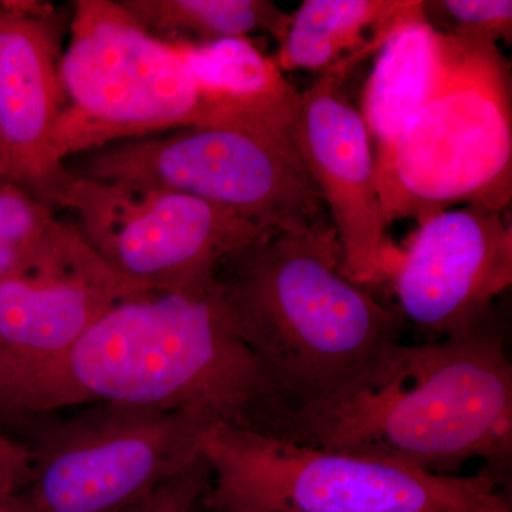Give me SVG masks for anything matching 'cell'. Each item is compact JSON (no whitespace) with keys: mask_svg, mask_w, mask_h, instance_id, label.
<instances>
[{"mask_svg":"<svg viewBox=\"0 0 512 512\" xmlns=\"http://www.w3.org/2000/svg\"><path fill=\"white\" fill-rule=\"evenodd\" d=\"M443 55L444 33L427 22L423 2L384 37L360 110L372 141L375 170L429 96Z\"/></svg>","mask_w":512,"mask_h":512,"instance_id":"15","label":"cell"},{"mask_svg":"<svg viewBox=\"0 0 512 512\" xmlns=\"http://www.w3.org/2000/svg\"><path fill=\"white\" fill-rule=\"evenodd\" d=\"M171 46L184 57L200 90L195 127L244 131L295 146L301 93L251 39Z\"/></svg>","mask_w":512,"mask_h":512,"instance_id":"14","label":"cell"},{"mask_svg":"<svg viewBox=\"0 0 512 512\" xmlns=\"http://www.w3.org/2000/svg\"><path fill=\"white\" fill-rule=\"evenodd\" d=\"M205 427L183 413L89 404L40 417L23 431L33 512H113L153 491L197 457Z\"/></svg>","mask_w":512,"mask_h":512,"instance_id":"8","label":"cell"},{"mask_svg":"<svg viewBox=\"0 0 512 512\" xmlns=\"http://www.w3.org/2000/svg\"><path fill=\"white\" fill-rule=\"evenodd\" d=\"M423 12L433 28L448 35L497 43L511 42V0H440L423 2Z\"/></svg>","mask_w":512,"mask_h":512,"instance_id":"19","label":"cell"},{"mask_svg":"<svg viewBox=\"0 0 512 512\" xmlns=\"http://www.w3.org/2000/svg\"><path fill=\"white\" fill-rule=\"evenodd\" d=\"M66 167L76 177L190 195L272 231L330 225L296 147L244 131L178 128L107 144Z\"/></svg>","mask_w":512,"mask_h":512,"instance_id":"7","label":"cell"},{"mask_svg":"<svg viewBox=\"0 0 512 512\" xmlns=\"http://www.w3.org/2000/svg\"><path fill=\"white\" fill-rule=\"evenodd\" d=\"M345 79L329 70L301 93L293 143L332 217L342 274L357 285L376 284L389 274L387 227L372 141Z\"/></svg>","mask_w":512,"mask_h":512,"instance_id":"12","label":"cell"},{"mask_svg":"<svg viewBox=\"0 0 512 512\" xmlns=\"http://www.w3.org/2000/svg\"><path fill=\"white\" fill-rule=\"evenodd\" d=\"M268 436L456 476L474 458L512 451V365L494 315L461 336L394 343L335 396L286 409Z\"/></svg>","mask_w":512,"mask_h":512,"instance_id":"1","label":"cell"},{"mask_svg":"<svg viewBox=\"0 0 512 512\" xmlns=\"http://www.w3.org/2000/svg\"><path fill=\"white\" fill-rule=\"evenodd\" d=\"M200 503H201V501H200ZM198 507H200V504H198ZM198 507H197V508H195V511H194V512H198Z\"/></svg>","mask_w":512,"mask_h":512,"instance_id":"26","label":"cell"},{"mask_svg":"<svg viewBox=\"0 0 512 512\" xmlns=\"http://www.w3.org/2000/svg\"><path fill=\"white\" fill-rule=\"evenodd\" d=\"M123 404L202 426L268 433L284 396L229 326L210 288L143 289L111 306L43 380L32 423L67 407Z\"/></svg>","mask_w":512,"mask_h":512,"instance_id":"2","label":"cell"},{"mask_svg":"<svg viewBox=\"0 0 512 512\" xmlns=\"http://www.w3.org/2000/svg\"><path fill=\"white\" fill-rule=\"evenodd\" d=\"M473 512H512L510 501L503 494L493 491Z\"/></svg>","mask_w":512,"mask_h":512,"instance_id":"23","label":"cell"},{"mask_svg":"<svg viewBox=\"0 0 512 512\" xmlns=\"http://www.w3.org/2000/svg\"><path fill=\"white\" fill-rule=\"evenodd\" d=\"M64 107L57 153L195 127L200 90L181 53L147 33L119 0L73 2L60 57Z\"/></svg>","mask_w":512,"mask_h":512,"instance_id":"6","label":"cell"},{"mask_svg":"<svg viewBox=\"0 0 512 512\" xmlns=\"http://www.w3.org/2000/svg\"><path fill=\"white\" fill-rule=\"evenodd\" d=\"M419 2L305 0L292 13L288 32L272 60L282 73L313 70L348 74L377 52L390 30Z\"/></svg>","mask_w":512,"mask_h":512,"instance_id":"16","label":"cell"},{"mask_svg":"<svg viewBox=\"0 0 512 512\" xmlns=\"http://www.w3.org/2000/svg\"><path fill=\"white\" fill-rule=\"evenodd\" d=\"M151 36L167 45H207L269 35L281 43L291 13L269 0H119Z\"/></svg>","mask_w":512,"mask_h":512,"instance_id":"17","label":"cell"},{"mask_svg":"<svg viewBox=\"0 0 512 512\" xmlns=\"http://www.w3.org/2000/svg\"><path fill=\"white\" fill-rule=\"evenodd\" d=\"M332 225L268 231L225 259L212 293L288 409L335 396L399 342L403 316L349 281Z\"/></svg>","mask_w":512,"mask_h":512,"instance_id":"3","label":"cell"},{"mask_svg":"<svg viewBox=\"0 0 512 512\" xmlns=\"http://www.w3.org/2000/svg\"><path fill=\"white\" fill-rule=\"evenodd\" d=\"M198 512H211V511H207V510H205V508H202V505L200 503V507H198Z\"/></svg>","mask_w":512,"mask_h":512,"instance_id":"25","label":"cell"},{"mask_svg":"<svg viewBox=\"0 0 512 512\" xmlns=\"http://www.w3.org/2000/svg\"><path fill=\"white\" fill-rule=\"evenodd\" d=\"M419 227L397 271L402 315L446 338L466 335L512 284L511 224L505 212L464 205Z\"/></svg>","mask_w":512,"mask_h":512,"instance_id":"11","label":"cell"},{"mask_svg":"<svg viewBox=\"0 0 512 512\" xmlns=\"http://www.w3.org/2000/svg\"><path fill=\"white\" fill-rule=\"evenodd\" d=\"M0 512H33V508L25 494L19 491V493L0 495Z\"/></svg>","mask_w":512,"mask_h":512,"instance_id":"22","label":"cell"},{"mask_svg":"<svg viewBox=\"0 0 512 512\" xmlns=\"http://www.w3.org/2000/svg\"><path fill=\"white\" fill-rule=\"evenodd\" d=\"M200 453L211 512H473L497 476H439L383 458L338 453L211 424Z\"/></svg>","mask_w":512,"mask_h":512,"instance_id":"5","label":"cell"},{"mask_svg":"<svg viewBox=\"0 0 512 512\" xmlns=\"http://www.w3.org/2000/svg\"><path fill=\"white\" fill-rule=\"evenodd\" d=\"M56 220L45 202L12 181H0V278L35 254Z\"/></svg>","mask_w":512,"mask_h":512,"instance_id":"18","label":"cell"},{"mask_svg":"<svg viewBox=\"0 0 512 512\" xmlns=\"http://www.w3.org/2000/svg\"><path fill=\"white\" fill-rule=\"evenodd\" d=\"M211 470L201 453L153 491L113 512H194L207 491Z\"/></svg>","mask_w":512,"mask_h":512,"instance_id":"20","label":"cell"},{"mask_svg":"<svg viewBox=\"0 0 512 512\" xmlns=\"http://www.w3.org/2000/svg\"><path fill=\"white\" fill-rule=\"evenodd\" d=\"M55 9L0 0V141L8 180L56 210L72 174L57 153L64 94Z\"/></svg>","mask_w":512,"mask_h":512,"instance_id":"13","label":"cell"},{"mask_svg":"<svg viewBox=\"0 0 512 512\" xmlns=\"http://www.w3.org/2000/svg\"><path fill=\"white\" fill-rule=\"evenodd\" d=\"M8 180V167H6L5 151H3L2 141H0V181Z\"/></svg>","mask_w":512,"mask_h":512,"instance_id":"24","label":"cell"},{"mask_svg":"<svg viewBox=\"0 0 512 512\" xmlns=\"http://www.w3.org/2000/svg\"><path fill=\"white\" fill-rule=\"evenodd\" d=\"M143 289L57 217L35 254L0 278V426L23 433L43 380L104 312Z\"/></svg>","mask_w":512,"mask_h":512,"instance_id":"10","label":"cell"},{"mask_svg":"<svg viewBox=\"0 0 512 512\" xmlns=\"http://www.w3.org/2000/svg\"><path fill=\"white\" fill-rule=\"evenodd\" d=\"M56 210L114 271L164 291L210 288L225 259L272 231L180 192L73 174Z\"/></svg>","mask_w":512,"mask_h":512,"instance_id":"9","label":"cell"},{"mask_svg":"<svg viewBox=\"0 0 512 512\" xmlns=\"http://www.w3.org/2000/svg\"><path fill=\"white\" fill-rule=\"evenodd\" d=\"M511 90L497 43L444 33L433 89L375 170L386 227L421 225L458 205L510 207Z\"/></svg>","mask_w":512,"mask_h":512,"instance_id":"4","label":"cell"},{"mask_svg":"<svg viewBox=\"0 0 512 512\" xmlns=\"http://www.w3.org/2000/svg\"><path fill=\"white\" fill-rule=\"evenodd\" d=\"M29 473L28 444L0 431V495L22 491L28 483Z\"/></svg>","mask_w":512,"mask_h":512,"instance_id":"21","label":"cell"}]
</instances>
